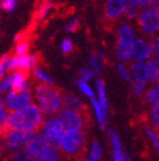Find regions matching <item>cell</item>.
Instances as JSON below:
<instances>
[{
    "label": "cell",
    "instance_id": "cell-1",
    "mask_svg": "<svg viewBox=\"0 0 159 161\" xmlns=\"http://www.w3.org/2000/svg\"><path fill=\"white\" fill-rule=\"evenodd\" d=\"M33 99L34 104L47 118L58 115L64 108V95L54 85H34Z\"/></svg>",
    "mask_w": 159,
    "mask_h": 161
},
{
    "label": "cell",
    "instance_id": "cell-2",
    "mask_svg": "<svg viewBox=\"0 0 159 161\" xmlns=\"http://www.w3.org/2000/svg\"><path fill=\"white\" fill-rule=\"evenodd\" d=\"M44 121V114L37 106V104H31L18 111L9 112L7 119L6 128L23 130L28 133H37L40 130Z\"/></svg>",
    "mask_w": 159,
    "mask_h": 161
},
{
    "label": "cell",
    "instance_id": "cell-3",
    "mask_svg": "<svg viewBox=\"0 0 159 161\" xmlns=\"http://www.w3.org/2000/svg\"><path fill=\"white\" fill-rule=\"evenodd\" d=\"M85 146V134L81 129H66L61 140L59 151L66 157H77Z\"/></svg>",
    "mask_w": 159,
    "mask_h": 161
},
{
    "label": "cell",
    "instance_id": "cell-4",
    "mask_svg": "<svg viewBox=\"0 0 159 161\" xmlns=\"http://www.w3.org/2000/svg\"><path fill=\"white\" fill-rule=\"evenodd\" d=\"M65 131H66V128L60 121V119L58 118V115L48 117L44 119L42 126L39 130V133L42 135L46 142L49 145L57 147V149H59V146H60Z\"/></svg>",
    "mask_w": 159,
    "mask_h": 161
},
{
    "label": "cell",
    "instance_id": "cell-5",
    "mask_svg": "<svg viewBox=\"0 0 159 161\" xmlns=\"http://www.w3.org/2000/svg\"><path fill=\"white\" fill-rule=\"evenodd\" d=\"M135 22L138 29L144 36L155 38L159 34V9L151 6L144 7L140 10Z\"/></svg>",
    "mask_w": 159,
    "mask_h": 161
},
{
    "label": "cell",
    "instance_id": "cell-6",
    "mask_svg": "<svg viewBox=\"0 0 159 161\" xmlns=\"http://www.w3.org/2000/svg\"><path fill=\"white\" fill-rule=\"evenodd\" d=\"M33 134L34 133L6 128L3 131V151L10 155L16 152L23 151L25 145L31 140V137L33 136Z\"/></svg>",
    "mask_w": 159,
    "mask_h": 161
},
{
    "label": "cell",
    "instance_id": "cell-7",
    "mask_svg": "<svg viewBox=\"0 0 159 161\" xmlns=\"http://www.w3.org/2000/svg\"><path fill=\"white\" fill-rule=\"evenodd\" d=\"M5 105L8 111H18L34 103L33 92H17L12 90L3 96Z\"/></svg>",
    "mask_w": 159,
    "mask_h": 161
},
{
    "label": "cell",
    "instance_id": "cell-8",
    "mask_svg": "<svg viewBox=\"0 0 159 161\" xmlns=\"http://www.w3.org/2000/svg\"><path fill=\"white\" fill-rule=\"evenodd\" d=\"M58 118L63 122L66 129H81L84 130L86 126L85 112H80L76 110L64 108L59 112Z\"/></svg>",
    "mask_w": 159,
    "mask_h": 161
},
{
    "label": "cell",
    "instance_id": "cell-9",
    "mask_svg": "<svg viewBox=\"0 0 159 161\" xmlns=\"http://www.w3.org/2000/svg\"><path fill=\"white\" fill-rule=\"evenodd\" d=\"M39 56L37 54H28L24 56H9V71L30 72L38 68Z\"/></svg>",
    "mask_w": 159,
    "mask_h": 161
},
{
    "label": "cell",
    "instance_id": "cell-10",
    "mask_svg": "<svg viewBox=\"0 0 159 161\" xmlns=\"http://www.w3.org/2000/svg\"><path fill=\"white\" fill-rule=\"evenodd\" d=\"M153 57L152 40L147 38H135L132 41V58L134 61H150Z\"/></svg>",
    "mask_w": 159,
    "mask_h": 161
},
{
    "label": "cell",
    "instance_id": "cell-11",
    "mask_svg": "<svg viewBox=\"0 0 159 161\" xmlns=\"http://www.w3.org/2000/svg\"><path fill=\"white\" fill-rule=\"evenodd\" d=\"M126 0H105L104 19L108 23H114L124 16L126 8Z\"/></svg>",
    "mask_w": 159,
    "mask_h": 161
},
{
    "label": "cell",
    "instance_id": "cell-12",
    "mask_svg": "<svg viewBox=\"0 0 159 161\" xmlns=\"http://www.w3.org/2000/svg\"><path fill=\"white\" fill-rule=\"evenodd\" d=\"M130 72L133 81L143 84L151 82V70L149 61H134L130 64Z\"/></svg>",
    "mask_w": 159,
    "mask_h": 161
},
{
    "label": "cell",
    "instance_id": "cell-13",
    "mask_svg": "<svg viewBox=\"0 0 159 161\" xmlns=\"http://www.w3.org/2000/svg\"><path fill=\"white\" fill-rule=\"evenodd\" d=\"M48 145H49V144L46 142V140L42 137V135H41L39 131H37V133L33 134V136L31 137V140L28 141V144L25 145L23 151L28 155H30V157H32V158L38 160L39 157L42 154V152L46 150V147Z\"/></svg>",
    "mask_w": 159,
    "mask_h": 161
},
{
    "label": "cell",
    "instance_id": "cell-14",
    "mask_svg": "<svg viewBox=\"0 0 159 161\" xmlns=\"http://www.w3.org/2000/svg\"><path fill=\"white\" fill-rule=\"evenodd\" d=\"M13 90L17 92H33V86L31 84L28 73L24 71H12L9 73Z\"/></svg>",
    "mask_w": 159,
    "mask_h": 161
},
{
    "label": "cell",
    "instance_id": "cell-15",
    "mask_svg": "<svg viewBox=\"0 0 159 161\" xmlns=\"http://www.w3.org/2000/svg\"><path fill=\"white\" fill-rule=\"evenodd\" d=\"M115 55L121 63H129L132 61V42L116 41L115 46Z\"/></svg>",
    "mask_w": 159,
    "mask_h": 161
},
{
    "label": "cell",
    "instance_id": "cell-16",
    "mask_svg": "<svg viewBox=\"0 0 159 161\" xmlns=\"http://www.w3.org/2000/svg\"><path fill=\"white\" fill-rule=\"evenodd\" d=\"M90 103H91V108H92V111H93V114H95L97 124L99 125V127L101 129H104L106 127V125H107L108 112L105 111L104 108H102V106L100 105V103L98 102V99L95 98V97L90 99Z\"/></svg>",
    "mask_w": 159,
    "mask_h": 161
},
{
    "label": "cell",
    "instance_id": "cell-17",
    "mask_svg": "<svg viewBox=\"0 0 159 161\" xmlns=\"http://www.w3.org/2000/svg\"><path fill=\"white\" fill-rule=\"evenodd\" d=\"M117 41H124V42H132L135 38V30L130 23H122L118 25L116 31Z\"/></svg>",
    "mask_w": 159,
    "mask_h": 161
},
{
    "label": "cell",
    "instance_id": "cell-18",
    "mask_svg": "<svg viewBox=\"0 0 159 161\" xmlns=\"http://www.w3.org/2000/svg\"><path fill=\"white\" fill-rule=\"evenodd\" d=\"M95 98L98 99V102L100 103V105L102 106L105 111L108 112V108H109V103H108L107 98V92H106V85H105V81L101 79V78H97L95 79Z\"/></svg>",
    "mask_w": 159,
    "mask_h": 161
},
{
    "label": "cell",
    "instance_id": "cell-19",
    "mask_svg": "<svg viewBox=\"0 0 159 161\" xmlns=\"http://www.w3.org/2000/svg\"><path fill=\"white\" fill-rule=\"evenodd\" d=\"M64 108L76 110L80 112H85V104L80 97H77L74 94H66L64 95Z\"/></svg>",
    "mask_w": 159,
    "mask_h": 161
},
{
    "label": "cell",
    "instance_id": "cell-20",
    "mask_svg": "<svg viewBox=\"0 0 159 161\" xmlns=\"http://www.w3.org/2000/svg\"><path fill=\"white\" fill-rule=\"evenodd\" d=\"M16 45L14 47V52H13V55L15 56H24L30 54V48L31 45L28 42V40H26V38H22L21 34L16 36L15 37Z\"/></svg>",
    "mask_w": 159,
    "mask_h": 161
},
{
    "label": "cell",
    "instance_id": "cell-21",
    "mask_svg": "<svg viewBox=\"0 0 159 161\" xmlns=\"http://www.w3.org/2000/svg\"><path fill=\"white\" fill-rule=\"evenodd\" d=\"M101 158H102V146L98 141H93L83 161H101Z\"/></svg>",
    "mask_w": 159,
    "mask_h": 161
},
{
    "label": "cell",
    "instance_id": "cell-22",
    "mask_svg": "<svg viewBox=\"0 0 159 161\" xmlns=\"http://www.w3.org/2000/svg\"><path fill=\"white\" fill-rule=\"evenodd\" d=\"M61 159V152L59 149L54 147L51 145H48L46 150L42 152V154L40 155L38 161H60Z\"/></svg>",
    "mask_w": 159,
    "mask_h": 161
},
{
    "label": "cell",
    "instance_id": "cell-23",
    "mask_svg": "<svg viewBox=\"0 0 159 161\" xmlns=\"http://www.w3.org/2000/svg\"><path fill=\"white\" fill-rule=\"evenodd\" d=\"M54 9V3L51 0H44L40 7L38 8L37 15H35V19L38 22H42L49 16L50 12Z\"/></svg>",
    "mask_w": 159,
    "mask_h": 161
},
{
    "label": "cell",
    "instance_id": "cell-24",
    "mask_svg": "<svg viewBox=\"0 0 159 161\" xmlns=\"http://www.w3.org/2000/svg\"><path fill=\"white\" fill-rule=\"evenodd\" d=\"M32 75H33L34 80H37L38 84H43V85H54V80L52 78L48 75V72H46L43 69L37 68L32 71Z\"/></svg>",
    "mask_w": 159,
    "mask_h": 161
},
{
    "label": "cell",
    "instance_id": "cell-25",
    "mask_svg": "<svg viewBox=\"0 0 159 161\" xmlns=\"http://www.w3.org/2000/svg\"><path fill=\"white\" fill-rule=\"evenodd\" d=\"M111 158L113 161H130L129 157L126 154L124 150H123L122 142H115L111 144Z\"/></svg>",
    "mask_w": 159,
    "mask_h": 161
},
{
    "label": "cell",
    "instance_id": "cell-26",
    "mask_svg": "<svg viewBox=\"0 0 159 161\" xmlns=\"http://www.w3.org/2000/svg\"><path fill=\"white\" fill-rule=\"evenodd\" d=\"M144 99L150 105H159V84H156L147 90Z\"/></svg>",
    "mask_w": 159,
    "mask_h": 161
},
{
    "label": "cell",
    "instance_id": "cell-27",
    "mask_svg": "<svg viewBox=\"0 0 159 161\" xmlns=\"http://www.w3.org/2000/svg\"><path fill=\"white\" fill-rule=\"evenodd\" d=\"M76 86L79 88V90L81 93L84 95L85 97H88L89 99H92L95 98V90L93 88L91 87V85L89 82H86V81H83V80H77L76 81Z\"/></svg>",
    "mask_w": 159,
    "mask_h": 161
},
{
    "label": "cell",
    "instance_id": "cell-28",
    "mask_svg": "<svg viewBox=\"0 0 159 161\" xmlns=\"http://www.w3.org/2000/svg\"><path fill=\"white\" fill-rule=\"evenodd\" d=\"M9 115V111L5 105V101H3V95L0 94V130L3 131L6 129L7 119Z\"/></svg>",
    "mask_w": 159,
    "mask_h": 161
},
{
    "label": "cell",
    "instance_id": "cell-29",
    "mask_svg": "<svg viewBox=\"0 0 159 161\" xmlns=\"http://www.w3.org/2000/svg\"><path fill=\"white\" fill-rule=\"evenodd\" d=\"M149 120L153 129L159 133V105H151L149 111Z\"/></svg>",
    "mask_w": 159,
    "mask_h": 161
},
{
    "label": "cell",
    "instance_id": "cell-30",
    "mask_svg": "<svg viewBox=\"0 0 159 161\" xmlns=\"http://www.w3.org/2000/svg\"><path fill=\"white\" fill-rule=\"evenodd\" d=\"M140 7L135 6L133 3H129L126 5V8H125V13H124V16L126 17V19H129V21H135V19H138L139 14H140Z\"/></svg>",
    "mask_w": 159,
    "mask_h": 161
},
{
    "label": "cell",
    "instance_id": "cell-31",
    "mask_svg": "<svg viewBox=\"0 0 159 161\" xmlns=\"http://www.w3.org/2000/svg\"><path fill=\"white\" fill-rule=\"evenodd\" d=\"M146 134L147 136L149 137L150 142L152 144L153 149L156 151V153L159 157V133L157 130H155L153 128H147L146 129Z\"/></svg>",
    "mask_w": 159,
    "mask_h": 161
},
{
    "label": "cell",
    "instance_id": "cell-32",
    "mask_svg": "<svg viewBox=\"0 0 159 161\" xmlns=\"http://www.w3.org/2000/svg\"><path fill=\"white\" fill-rule=\"evenodd\" d=\"M117 72H118L119 77L122 78L123 80L126 81V82H131L132 80V75L131 72H130V66L125 64V63H121L119 62L118 64L116 65Z\"/></svg>",
    "mask_w": 159,
    "mask_h": 161
},
{
    "label": "cell",
    "instance_id": "cell-33",
    "mask_svg": "<svg viewBox=\"0 0 159 161\" xmlns=\"http://www.w3.org/2000/svg\"><path fill=\"white\" fill-rule=\"evenodd\" d=\"M147 84L143 82H138V81H133L132 82V93L136 97L144 96L147 93Z\"/></svg>",
    "mask_w": 159,
    "mask_h": 161
},
{
    "label": "cell",
    "instance_id": "cell-34",
    "mask_svg": "<svg viewBox=\"0 0 159 161\" xmlns=\"http://www.w3.org/2000/svg\"><path fill=\"white\" fill-rule=\"evenodd\" d=\"M150 70H151V82L159 84V61L156 58H152L149 61Z\"/></svg>",
    "mask_w": 159,
    "mask_h": 161
},
{
    "label": "cell",
    "instance_id": "cell-35",
    "mask_svg": "<svg viewBox=\"0 0 159 161\" xmlns=\"http://www.w3.org/2000/svg\"><path fill=\"white\" fill-rule=\"evenodd\" d=\"M18 0H0V9L6 13H12L16 9Z\"/></svg>",
    "mask_w": 159,
    "mask_h": 161
},
{
    "label": "cell",
    "instance_id": "cell-36",
    "mask_svg": "<svg viewBox=\"0 0 159 161\" xmlns=\"http://www.w3.org/2000/svg\"><path fill=\"white\" fill-rule=\"evenodd\" d=\"M13 90V85H12V81H10V78L9 75H7L6 77H3L1 80H0V94L1 95H6L8 94L9 92Z\"/></svg>",
    "mask_w": 159,
    "mask_h": 161
},
{
    "label": "cell",
    "instance_id": "cell-37",
    "mask_svg": "<svg viewBox=\"0 0 159 161\" xmlns=\"http://www.w3.org/2000/svg\"><path fill=\"white\" fill-rule=\"evenodd\" d=\"M89 65H90V69H92L95 73H101L102 72V61L97 55L90 56Z\"/></svg>",
    "mask_w": 159,
    "mask_h": 161
},
{
    "label": "cell",
    "instance_id": "cell-38",
    "mask_svg": "<svg viewBox=\"0 0 159 161\" xmlns=\"http://www.w3.org/2000/svg\"><path fill=\"white\" fill-rule=\"evenodd\" d=\"M79 79L80 80H83V81H86V82H89V81L93 80L95 78V72L92 70V69H86V68H83L80 70L79 72Z\"/></svg>",
    "mask_w": 159,
    "mask_h": 161
},
{
    "label": "cell",
    "instance_id": "cell-39",
    "mask_svg": "<svg viewBox=\"0 0 159 161\" xmlns=\"http://www.w3.org/2000/svg\"><path fill=\"white\" fill-rule=\"evenodd\" d=\"M9 71V56L3 55L0 57V80L6 77V73Z\"/></svg>",
    "mask_w": 159,
    "mask_h": 161
},
{
    "label": "cell",
    "instance_id": "cell-40",
    "mask_svg": "<svg viewBox=\"0 0 159 161\" xmlns=\"http://www.w3.org/2000/svg\"><path fill=\"white\" fill-rule=\"evenodd\" d=\"M73 49H74V43L69 38H65V39L61 40V42H60L61 53L65 54V55H68V54H70L73 52Z\"/></svg>",
    "mask_w": 159,
    "mask_h": 161
},
{
    "label": "cell",
    "instance_id": "cell-41",
    "mask_svg": "<svg viewBox=\"0 0 159 161\" xmlns=\"http://www.w3.org/2000/svg\"><path fill=\"white\" fill-rule=\"evenodd\" d=\"M10 161H38L37 159L32 158L30 155H28L24 151L16 152L14 154L10 155Z\"/></svg>",
    "mask_w": 159,
    "mask_h": 161
},
{
    "label": "cell",
    "instance_id": "cell-42",
    "mask_svg": "<svg viewBox=\"0 0 159 161\" xmlns=\"http://www.w3.org/2000/svg\"><path fill=\"white\" fill-rule=\"evenodd\" d=\"M79 28H80V19L77 17H73V19H70L66 23V25H65V31L67 32V33H73Z\"/></svg>",
    "mask_w": 159,
    "mask_h": 161
},
{
    "label": "cell",
    "instance_id": "cell-43",
    "mask_svg": "<svg viewBox=\"0 0 159 161\" xmlns=\"http://www.w3.org/2000/svg\"><path fill=\"white\" fill-rule=\"evenodd\" d=\"M152 46H153V58L159 61V36L155 37L152 39Z\"/></svg>",
    "mask_w": 159,
    "mask_h": 161
},
{
    "label": "cell",
    "instance_id": "cell-44",
    "mask_svg": "<svg viewBox=\"0 0 159 161\" xmlns=\"http://www.w3.org/2000/svg\"><path fill=\"white\" fill-rule=\"evenodd\" d=\"M126 3H133L135 6L138 7H147V6H150V3H151V0H127Z\"/></svg>",
    "mask_w": 159,
    "mask_h": 161
},
{
    "label": "cell",
    "instance_id": "cell-45",
    "mask_svg": "<svg viewBox=\"0 0 159 161\" xmlns=\"http://www.w3.org/2000/svg\"><path fill=\"white\" fill-rule=\"evenodd\" d=\"M3 131L0 130V154H3Z\"/></svg>",
    "mask_w": 159,
    "mask_h": 161
},
{
    "label": "cell",
    "instance_id": "cell-46",
    "mask_svg": "<svg viewBox=\"0 0 159 161\" xmlns=\"http://www.w3.org/2000/svg\"><path fill=\"white\" fill-rule=\"evenodd\" d=\"M150 6L153 7V8H156V9H159V0H151Z\"/></svg>",
    "mask_w": 159,
    "mask_h": 161
},
{
    "label": "cell",
    "instance_id": "cell-47",
    "mask_svg": "<svg viewBox=\"0 0 159 161\" xmlns=\"http://www.w3.org/2000/svg\"><path fill=\"white\" fill-rule=\"evenodd\" d=\"M97 56H98V57L101 59V61H104V59L106 58V55H105V53H104V52H102L101 49H99V50H98V55H97Z\"/></svg>",
    "mask_w": 159,
    "mask_h": 161
},
{
    "label": "cell",
    "instance_id": "cell-48",
    "mask_svg": "<svg viewBox=\"0 0 159 161\" xmlns=\"http://www.w3.org/2000/svg\"><path fill=\"white\" fill-rule=\"evenodd\" d=\"M126 1H127V0H126Z\"/></svg>",
    "mask_w": 159,
    "mask_h": 161
},
{
    "label": "cell",
    "instance_id": "cell-49",
    "mask_svg": "<svg viewBox=\"0 0 159 161\" xmlns=\"http://www.w3.org/2000/svg\"><path fill=\"white\" fill-rule=\"evenodd\" d=\"M0 10H1V9H0Z\"/></svg>",
    "mask_w": 159,
    "mask_h": 161
}]
</instances>
